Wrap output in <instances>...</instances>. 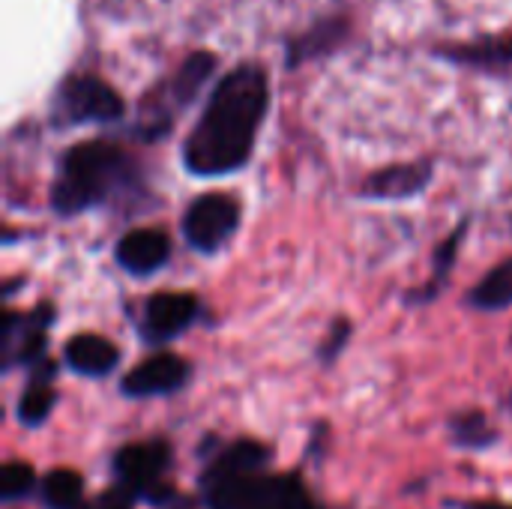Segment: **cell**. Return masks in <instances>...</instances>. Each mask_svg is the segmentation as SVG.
Listing matches in <instances>:
<instances>
[{
  "label": "cell",
  "mask_w": 512,
  "mask_h": 509,
  "mask_svg": "<svg viewBox=\"0 0 512 509\" xmlns=\"http://www.w3.org/2000/svg\"><path fill=\"white\" fill-rule=\"evenodd\" d=\"M270 111V75L258 63H240L210 93L198 123L183 141V168L195 177L240 171L255 150Z\"/></svg>",
  "instance_id": "obj_1"
},
{
  "label": "cell",
  "mask_w": 512,
  "mask_h": 509,
  "mask_svg": "<svg viewBox=\"0 0 512 509\" xmlns=\"http://www.w3.org/2000/svg\"><path fill=\"white\" fill-rule=\"evenodd\" d=\"M135 177L132 156L102 138L69 147L51 183V210L57 216H78L105 204Z\"/></svg>",
  "instance_id": "obj_2"
},
{
  "label": "cell",
  "mask_w": 512,
  "mask_h": 509,
  "mask_svg": "<svg viewBox=\"0 0 512 509\" xmlns=\"http://www.w3.org/2000/svg\"><path fill=\"white\" fill-rule=\"evenodd\" d=\"M204 489L210 509H318L294 477L255 480L246 474Z\"/></svg>",
  "instance_id": "obj_3"
},
{
  "label": "cell",
  "mask_w": 512,
  "mask_h": 509,
  "mask_svg": "<svg viewBox=\"0 0 512 509\" xmlns=\"http://www.w3.org/2000/svg\"><path fill=\"white\" fill-rule=\"evenodd\" d=\"M126 111L120 93L99 75L81 72L69 75L54 96V120L63 126L84 123H114Z\"/></svg>",
  "instance_id": "obj_4"
},
{
  "label": "cell",
  "mask_w": 512,
  "mask_h": 509,
  "mask_svg": "<svg viewBox=\"0 0 512 509\" xmlns=\"http://www.w3.org/2000/svg\"><path fill=\"white\" fill-rule=\"evenodd\" d=\"M237 228L240 204L228 192H204L183 213V237L201 255L219 252L237 234Z\"/></svg>",
  "instance_id": "obj_5"
},
{
  "label": "cell",
  "mask_w": 512,
  "mask_h": 509,
  "mask_svg": "<svg viewBox=\"0 0 512 509\" xmlns=\"http://www.w3.org/2000/svg\"><path fill=\"white\" fill-rule=\"evenodd\" d=\"M198 318V297L189 291H159L144 300L141 336L150 345H165L186 333Z\"/></svg>",
  "instance_id": "obj_6"
},
{
  "label": "cell",
  "mask_w": 512,
  "mask_h": 509,
  "mask_svg": "<svg viewBox=\"0 0 512 509\" xmlns=\"http://www.w3.org/2000/svg\"><path fill=\"white\" fill-rule=\"evenodd\" d=\"M189 381V366L177 354H153L144 363H138L123 381L120 393L129 399H150V396H168L177 393Z\"/></svg>",
  "instance_id": "obj_7"
},
{
  "label": "cell",
  "mask_w": 512,
  "mask_h": 509,
  "mask_svg": "<svg viewBox=\"0 0 512 509\" xmlns=\"http://www.w3.org/2000/svg\"><path fill=\"white\" fill-rule=\"evenodd\" d=\"M114 258L129 276H150L171 258V240L159 228H135L117 240Z\"/></svg>",
  "instance_id": "obj_8"
},
{
  "label": "cell",
  "mask_w": 512,
  "mask_h": 509,
  "mask_svg": "<svg viewBox=\"0 0 512 509\" xmlns=\"http://www.w3.org/2000/svg\"><path fill=\"white\" fill-rule=\"evenodd\" d=\"M171 462V447L162 441L129 444L114 456V474L132 492H147Z\"/></svg>",
  "instance_id": "obj_9"
},
{
  "label": "cell",
  "mask_w": 512,
  "mask_h": 509,
  "mask_svg": "<svg viewBox=\"0 0 512 509\" xmlns=\"http://www.w3.org/2000/svg\"><path fill=\"white\" fill-rule=\"evenodd\" d=\"M432 180L429 162H408V165H390L375 174H369L360 186L363 198L372 201H402L420 195Z\"/></svg>",
  "instance_id": "obj_10"
},
{
  "label": "cell",
  "mask_w": 512,
  "mask_h": 509,
  "mask_svg": "<svg viewBox=\"0 0 512 509\" xmlns=\"http://www.w3.org/2000/svg\"><path fill=\"white\" fill-rule=\"evenodd\" d=\"M438 57L468 66V69H480L489 75H501L512 78V39H477L468 45H453V48H438Z\"/></svg>",
  "instance_id": "obj_11"
},
{
  "label": "cell",
  "mask_w": 512,
  "mask_h": 509,
  "mask_svg": "<svg viewBox=\"0 0 512 509\" xmlns=\"http://www.w3.org/2000/svg\"><path fill=\"white\" fill-rule=\"evenodd\" d=\"M63 360L72 372H78L84 378H102L120 363V351L105 336L78 333L63 345Z\"/></svg>",
  "instance_id": "obj_12"
},
{
  "label": "cell",
  "mask_w": 512,
  "mask_h": 509,
  "mask_svg": "<svg viewBox=\"0 0 512 509\" xmlns=\"http://www.w3.org/2000/svg\"><path fill=\"white\" fill-rule=\"evenodd\" d=\"M30 372H33V375H30V384H27V390L21 393L15 414H18V423L36 429V426H42V423L48 420V414L54 411V402H57V396H54V390H51L54 363H51L48 357H42L39 363L30 366Z\"/></svg>",
  "instance_id": "obj_13"
},
{
  "label": "cell",
  "mask_w": 512,
  "mask_h": 509,
  "mask_svg": "<svg viewBox=\"0 0 512 509\" xmlns=\"http://www.w3.org/2000/svg\"><path fill=\"white\" fill-rule=\"evenodd\" d=\"M348 18H327V21H318L315 27H309L306 33L294 36L288 42V54H285V66L297 69L300 63L306 60H315L327 51H333L345 36H348Z\"/></svg>",
  "instance_id": "obj_14"
},
{
  "label": "cell",
  "mask_w": 512,
  "mask_h": 509,
  "mask_svg": "<svg viewBox=\"0 0 512 509\" xmlns=\"http://www.w3.org/2000/svg\"><path fill=\"white\" fill-rule=\"evenodd\" d=\"M264 462H270V450L255 444V441H240L234 447H228L204 474V486L210 483H222V480H234V477H246L255 468H261Z\"/></svg>",
  "instance_id": "obj_15"
},
{
  "label": "cell",
  "mask_w": 512,
  "mask_h": 509,
  "mask_svg": "<svg viewBox=\"0 0 512 509\" xmlns=\"http://www.w3.org/2000/svg\"><path fill=\"white\" fill-rule=\"evenodd\" d=\"M465 234H468V222H462L438 249H435V255H432V276H429V282L423 285V288H417L411 297H408V303L411 306H420V303H432L438 294H441V288L447 285V279H450V270L456 267V255H459V249H462V240H465Z\"/></svg>",
  "instance_id": "obj_16"
},
{
  "label": "cell",
  "mask_w": 512,
  "mask_h": 509,
  "mask_svg": "<svg viewBox=\"0 0 512 509\" xmlns=\"http://www.w3.org/2000/svg\"><path fill=\"white\" fill-rule=\"evenodd\" d=\"M468 303L480 312H501L512 306V258L495 264L468 294Z\"/></svg>",
  "instance_id": "obj_17"
},
{
  "label": "cell",
  "mask_w": 512,
  "mask_h": 509,
  "mask_svg": "<svg viewBox=\"0 0 512 509\" xmlns=\"http://www.w3.org/2000/svg\"><path fill=\"white\" fill-rule=\"evenodd\" d=\"M213 69H216V57L210 51H192L171 81V102L177 108L189 105L195 99V93L204 87V81L213 75Z\"/></svg>",
  "instance_id": "obj_18"
},
{
  "label": "cell",
  "mask_w": 512,
  "mask_h": 509,
  "mask_svg": "<svg viewBox=\"0 0 512 509\" xmlns=\"http://www.w3.org/2000/svg\"><path fill=\"white\" fill-rule=\"evenodd\" d=\"M84 480L72 468H57L42 480V501L51 509H81Z\"/></svg>",
  "instance_id": "obj_19"
},
{
  "label": "cell",
  "mask_w": 512,
  "mask_h": 509,
  "mask_svg": "<svg viewBox=\"0 0 512 509\" xmlns=\"http://www.w3.org/2000/svg\"><path fill=\"white\" fill-rule=\"evenodd\" d=\"M453 438L465 450H486L489 444H495L498 435L489 429V420L474 411V414H459L453 420Z\"/></svg>",
  "instance_id": "obj_20"
},
{
  "label": "cell",
  "mask_w": 512,
  "mask_h": 509,
  "mask_svg": "<svg viewBox=\"0 0 512 509\" xmlns=\"http://www.w3.org/2000/svg\"><path fill=\"white\" fill-rule=\"evenodd\" d=\"M36 477H33V468L24 465V462H9L3 468V477H0V492L6 501H18L24 495H30Z\"/></svg>",
  "instance_id": "obj_21"
},
{
  "label": "cell",
  "mask_w": 512,
  "mask_h": 509,
  "mask_svg": "<svg viewBox=\"0 0 512 509\" xmlns=\"http://www.w3.org/2000/svg\"><path fill=\"white\" fill-rule=\"evenodd\" d=\"M348 336H351V321H348V318H336V321H333V327H330L327 342L321 345V360H324V363H333V360L342 354V348H345Z\"/></svg>",
  "instance_id": "obj_22"
},
{
  "label": "cell",
  "mask_w": 512,
  "mask_h": 509,
  "mask_svg": "<svg viewBox=\"0 0 512 509\" xmlns=\"http://www.w3.org/2000/svg\"><path fill=\"white\" fill-rule=\"evenodd\" d=\"M462 509H512V507H507V504H486V501H483V504H465Z\"/></svg>",
  "instance_id": "obj_23"
}]
</instances>
